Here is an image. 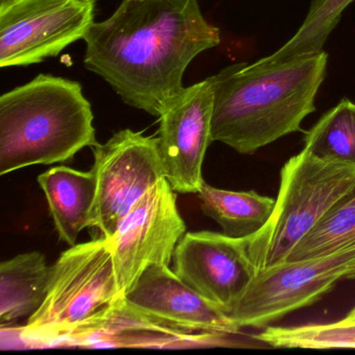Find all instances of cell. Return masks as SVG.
<instances>
[{"instance_id": "20", "label": "cell", "mask_w": 355, "mask_h": 355, "mask_svg": "<svg viewBox=\"0 0 355 355\" xmlns=\"http://www.w3.org/2000/svg\"><path fill=\"white\" fill-rule=\"evenodd\" d=\"M354 0H311L309 13L294 36L261 63L286 61L298 55L319 53L338 26L343 12Z\"/></svg>"}, {"instance_id": "21", "label": "cell", "mask_w": 355, "mask_h": 355, "mask_svg": "<svg viewBox=\"0 0 355 355\" xmlns=\"http://www.w3.org/2000/svg\"><path fill=\"white\" fill-rule=\"evenodd\" d=\"M19 0H0V11L8 9V8L13 6L14 3H18Z\"/></svg>"}, {"instance_id": "10", "label": "cell", "mask_w": 355, "mask_h": 355, "mask_svg": "<svg viewBox=\"0 0 355 355\" xmlns=\"http://www.w3.org/2000/svg\"><path fill=\"white\" fill-rule=\"evenodd\" d=\"M214 78L184 88L159 117V150L174 192L198 193L202 164L211 140Z\"/></svg>"}, {"instance_id": "8", "label": "cell", "mask_w": 355, "mask_h": 355, "mask_svg": "<svg viewBox=\"0 0 355 355\" xmlns=\"http://www.w3.org/2000/svg\"><path fill=\"white\" fill-rule=\"evenodd\" d=\"M96 0H19L0 11V67L41 63L84 39Z\"/></svg>"}, {"instance_id": "6", "label": "cell", "mask_w": 355, "mask_h": 355, "mask_svg": "<svg viewBox=\"0 0 355 355\" xmlns=\"http://www.w3.org/2000/svg\"><path fill=\"white\" fill-rule=\"evenodd\" d=\"M342 280H355V244L323 257L284 261L257 272L225 313L240 329L265 328L313 305Z\"/></svg>"}, {"instance_id": "2", "label": "cell", "mask_w": 355, "mask_h": 355, "mask_svg": "<svg viewBox=\"0 0 355 355\" xmlns=\"http://www.w3.org/2000/svg\"><path fill=\"white\" fill-rule=\"evenodd\" d=\"M323 51L274 63H238L214 78L211 140L241 155L293 132L315 111V96L325 80Z\"/></svg>"}, {"instance_id": "16", "label": "cell", "mask_w": 355, "mask_h": 355, "mask_svg": "<svg viewBox=\"0 0 355 355\" xmlns=\"http://www.w3.org/2000/svg\"><path fill=\"white\" fill-rule=\"evenodd\" d=\"M201 211L215 220L223 234L230 238L254 236L271 217L275 199L254 191L234 192L203 182L198 192Z\"/></svg>"}, {"instance_id": "15", "label": "cell", "mask_w": 355, "mask_h": 355, "mask_svg": "<svg viewBox=\"0 0 355 355\" xmlns=\"http://www.w3.org/2000/svg\"><path fill=\"white\" fill-rule=\"evenodd\" d=\"M51 267L38 251L22 253L0 263L1 325L34 313L46 296Z\"/></svg>"}, {"instance_id": "14", "label": "cell", "mask_w": 355, "mask_h": 355, "mask_svg": "<svg viewBox=\"0 0 355 355\" xmlns=\"http://www.w3.org/2000/svg\"><path fill=\"white\" fill-rule=\"evenodd\" d=\"M38 182L46 196L60 239L74 246L80 232L92 227L97 193L94 172L59 166L39 175Z\"/></svg>"}, {"instance_id": "12", "label": "cell", "mask_w": 355, "mask_h": 355, "mask_svg": "<svg viewBox=\"0 0 355 355\" xmlns=\"http://www.w3.org/2000/svg\"><path fill=\"white\" fill-rule=\"evenodd\" d=\"M247 246L248 238H230L223 232H187L174 252V272L225 313L257 273Z\"/></svg>"}, {"instance_id": "19", "label": "cell", "mask_w": 355, "mask_h": 355, "mask_svg": "<svg viewBox=\"0 0 355 355\" xmlns=\"http://www.w3.org/2000/svg\"><path fill=\"white\" fill-rule=\"evenodd\" d=\"M353 244H355V186L295 246L286 261L323 257Z\"/></svg>"}, {"instance_id": "3", "label": "cell", "mask_w": 355, "mask_h": 355, "mask_svg": "<svg viewBox=\"0 0 355 355\" xmlns=\"http://www.w3.org/2000/svg\"><path fill=\"white\" fill-rule=\"evenodd\" d=\"M80 83L39 74L0 97V174L71 159L98 142Z\"/></svg>"}, {"instance_id": "22", "label": "cell", "mask_w": 355, "mask_h": 355, "mask_svg": "<svg viewBox=\"0 0 355 355\" xmlns=\"http://www.w3.org/2000/svg\"><path fill=\"white\" fill-rule=\"evenodd\" d=\"M347 319H352L355 320V305L350 311H349L348 315H346Z\"/></svg>"}, {"instance_id": "1", "label": "cell", "mask_w": 355, "mask_h": 355, "mask_svg": "<svg viewBox=\"0 0 355 355\" xmlns=\"http://www.w3.org/2000/svg\"><path fill=\"white\" fill-rule=\"evenodd\" d=\"M83 40L85 67L124 103L159 118L184 90L191 62L221 37L198 0H122Z\"/></svg>"}, {"instance_id": "5", "label": "cell", "mask_w": 355, "mask_h": 355, "mask_svg": "<svg viewBox=\"0 0 355 355\" xmlns=\"http://www.w3.org/2000/svg\"><path fill=\"white\" fill-rule=\"evenodd\" d=\"M121 297L109 239L74 245L51 266L44 301L20 328L26 342L55 345Z\"/></svg>"}, {"instance_id": "7", "label": "cell", "mask_w": 355, "mask_h": 355, "mask_svg": "<svg viewBox=\"0 0 355 355\" xmlns=\"http://www.w3.org/2000/svg\"><path fill=\"white\" fill-rule=\"evenodd\" d=\"M92 150L97 182L92 227L112 239L137 201L166 178L159 140L122 130Z\"/></svg>"}, {"instance_id": "4", "label": "cell", "mask_w": 355, "mask_h": 355, "mask_svg": "<svg viewBox=\"0 0 355 355\" xmlns=\"http://www.w3.org/2000/svg\"><path fill=\"white\" fill-rule=\"evenodd\" d=\"M355 186V167L324 161L303 148L280 171L273 211L266 225L248 238L255 272L288 261L291 252L327 211Z\"/></svg>"}, {"instance_id": "13", "label": "cell", "mask_w": 355, "mask_h": 355, "mask_svg": "<svg viewBox=\"0 0 355 355\" xmlns=\"http://www.w3.org/2000/svg\"><path fill=\"white\" fill-rule=\"evenodd\" d=\"M122 297V296H121ZM121 297L111 306L70 330L58 344L116 347L180 346L188 343L221 345V336H192L162 327L128 309Z\"/></svg>"}, {"instance_id": "18", "label": "cell", "mask_w": 355, "mask_h": 355, "mask_svg": "<svg viewBox=\"0 0 355 355\" xmlns=\"http://www.w3.org/2000/svg\"><path fill=\"white\" fill-rule=\"evenodd\" d=\"M254 338L274 348L355 349V320L299 326H267Z\"/></svg>"}, {"instance_id": "11", "label": "cell", "mask_w": 355, "mask_h": 355, "mask_svg": "<svg viewBox=\"0 0 355 355\" xmlns=\"http://www.w3.org/2000/svg\"><path fill=\"white\" fill-rule=\"evenodd\" d=\"M121 299L128 309L148 321L187 336H236L241 330L168 266L147 268Z\"/></svg>"}, {"instance_id": "17", "label": "cell", "mask_w": 355, "mask_h": 355, "mask_svg": "<svg viewBox=\"0 0 355 355\" xmlns=\"http://www.w3.org/2000/svg\"><path fill=\"white\" fill-rule=\"evenodd\" d=\"M303 141L315 157L355 167V103L343 98L304 132Z\"/></svg>"}, {"instance_id": "9", "label": "cell", "mask_w": 355, "mask_h": 355, "mask_svg": "<svg viewBox=\"0 0 355 355\" xmlns=\"http://www.w3.org/2000/svg\"><path fill=\"white\" fill-rule=\"evenodd\" d=\"M184 232L173 189L163 178L137 201L109 239L120 295L150 266L169 267Z\"/></svg>"}]
</instances>
